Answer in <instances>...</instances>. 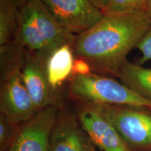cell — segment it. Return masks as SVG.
I'll list each match as a JSON object with an SVG mask.
<instances>
[{"instance_id": "obj_10", "label": "cell", "mask_w": 151, "mask_h": 151, "mask_svg": "<svg viewBox=\"0 0 151 151\" xmlns=\"http://www.w3.org/2000/svg\"><path fill=\"white\" fill-rule=\"evenodd\" d=\"M50 151H95V145L78 117L59 114L50 139Z\"/></svg>"}, {"instance_id": "obj_15", "label": "cell", "mask_w": 151, "mask_h": 151, "mask_svg": "<svg viewBox=\"0 0 151 151\" xmlns=\"http://www.w3.org/2000/svg\"><path fill=\"white\" fill-rule=\"evenodd\" d=\"M19 124H14L2 114H0V150L8 151L12 144L17 132Z\"/></svg>"}, {"instance_id": "obj_19", "label": "cell", "mask_w": 151, "mask_h": 151, "mask_svg": "<svg viewBox=\"0 0 151 151\" xmlns=\"http://www.w3.org/2000/svg\"><path fill=\"white\" fill-rule=\"evenodd\" d=\"M90 1H91L96 6H97L98 9H99V5H100V3H101V0H90Z\"/></svg>"}, {"instance_id": "obj_16", "label": "cell", "mask_w": 151, "mask_h": 151, "mask_svg": "<svg viewBox=\"0 0 151 151\" xmlns=\"http://www.w3.org/2000/svg\"><path fill=\"white\" fill-rule=\"evenodd\" d=\"M136 48L141 53L139 65H143L146 62L151 61V27L142 37Z\"/></svg>"}, {"instance_id": "obj_14", "label": "cell", "mask_w": 151, "mask_h": 151, "mask_svg": "<svg viewBox=\"0 0 151 151\" xmlns=\"http://www.w3.org/2000/svg\"><path fill=\"white\" fill-rule=\"evenodd\" d=\"M146 0H101L99 10L104 16H118L144 11Z\"/></svg>"}, {"instance_id": "obj_8", "label": "cell", "mask_w": 151, "mask_h": 151, "mask_svg": "<svg viewBox=\"0 0 151 151\" xmlns=\"http://www.w3.org/2000/svg\"><path fill=\"white\" fill-rule=\"evenodd\" d=\"M77 117L95 146L102 151H132L113 124L92 104L77 100Z\"/></svg>"}, {"instance_id": "obj_7", "label": "cell", "mask_w": 151, "mask_h": 151, "mask_svg": "<svg viewBox=\"0 0 151 151\" xmlns=\"http://www.w3.org/2000/svg\"><path fill=\"white\" fill-rule=\"evenodd\" d=\"M0 111L17 124L30 120L39 111L22 82L20 70L12 71L1 79Z\"/></svg>"}, {"instance_id": "obj_1", "label": "cell", "mask_w": 151, "mask_h": 151, "mask_svg": "<svg viewBox=\"0 0 151 151\" xmlns=\"http://www.w3.org/2000/svg\"><path fill=\"white\" fill-rule=\"evenodd\" d=\"M150 27L144 11L104 16L95 25L76 36L74 55L88 62L92 71L118 77L128 54Z\"/></svg>"}, {"instance_id": "obj_11", "label": "cell", "mask_w": 151, "mask_h": 151, "mask_svg": "<svg viewBox=\"0 0 151 151\" xmlns=\"http://www.w3.org/2000/svg\"><path fill=\"white\" fill-rule=\"evenodd\" d=\"M73 46L64 45L55 50L46 60L47 78L54 90L62 86L72 77L74 63Z\"/></svg>"}, {"instance_id": "obj_2", "label": "cell", "mask_w": 151, "mask_h": 151, "mask_svg": "<svg viewBox=\"0 0 151 151\" xmlns=\"http://www.w3.org/2000/svg\"><path fill=\"white\" fill-rule=\"evenodd\" d=\"M76 35L57 21L42 0H25L20 7L16 41L35 55L46 60L59 47L73 46Z\"/></svg>"}, {"instance_id": "obj_18", "label": "cell", "mask_w": 151, "mask_h": 151, "mask_svg": "<svg viewBox=\"0 0 151 151\" xmlns=\"http://www.w3.org/2000/svg\"><path fill=\"white\" fill-rule=\"evenodd\" d=\"M144 12L146 13L147 16L151 20V0H146V5H145Z\"/></svg>"}, {"instance_id": "obj_12", "label": "cell", "mask_w": 151, "mask_h": 151, "mask_svg": "<svg viewBox=\"0 0 151 151\" xmlns=\"http://www.w3.org/2000/svg\"><path fill=\"white\" fill-rule=\"evenodd\" d=\"M118 78L124 86L151 102V68L126 60L120 67Z\"/></svg>"}, {"instance_id": "obj_5", "label": "cell", "mask_w": 151, "mask_h": 151, "mask_svg": "<svg viewBox=\"0 0 151 151\" xmlns=\"http://www.w3.org/2000/svg\"><path fill=\"white\" fill-rule=\"evenodd\" d=\"M59 114L57 105L38 111L19 127L8 151H50V139Z\"/></svg>"}, {"instance_id": "obj_3", "label": "cell", "mask_w": 151, "mask_h": 151, "mask_svg": "<svg viewBox=\"0 0 151 151\" xmlns=\"http://www.w3.org/2000/svg\"><path fill=\"white\" fill-rule=\"evenodd\" d=\"M69 92L76 100L97 104L151 109V102L114 79L92 73L70 79Z\"/></svg>"}, {"instance_id": "obj_13", "label": "cell", "mask_w": 151, "mask_h": 151, "mask_svg": "<svg viewBox=\"0 0 151 151\" xmlns=\"http://www.w3.org/2000/svg\"><path fill=\"white\" fill-rule=\"evenodd\" d=\"M24 0H0V46L14 42L20 7Z\"/></svg>"}, {"instance_id": "obj_17", "label": "cell", "mask_w": 151, "mask_h": 151, "mask_svg": "<svg viewBox=\"0 0 151 151\" xmlns=\"http://www.w3.org/2000/svg\"><path fill=\"white\" fill-rule=\"evenodd\" d=\"M91 66L88 62L81 58H75L73 67L72 77L75 76H86L92 73ZM71 77V78H72Z\"/></svg>"}, {"instance_id": "obj_6", "label": "cell", "mask_w": 151, "mask_h": 151, "mask_svg": "<svg viewBox=\"0 0 151 151\" xmlns=\"http://www.w3.org/2000/svg\"><path fill=\"white\" fill-rule=\"evenodd\" d=\"M57 21L69 32H84L98 23L104 15L90 0H42Z\"/></svg>"}, {"instance_id": "obj_9", "label": "cell", "mask_w": 151, "mask_h": 151, "mask_svg": "<svg viewBox=\"0 0 151 151\" xmlns=\"http://www.w3.org/2000/svg\"><path fill=\"white\" fill-rule=\"evenodd\" d=\"M20 71L22 82L38 111L50 105H56L54 103V90L47 78L46 60L24 49Z\"/></svg>"}, {"instance_id": "obj_20", "label": "cell", "mask_w": 151, "mask_h": 151, "mask_svg": "<svg viewBox=\"0 0 151 151\" xmlns=\"http://www.w3.org/2000/svg\"><path fill=\"white\" fill-rule=\"evenodd\" d=\"M24 1H25V0H24Z\"/></svg>"}, {"instance_id": "obj_4", "label": "cell", "mask_w": 151, "mask_h": 151, "mask_svg": "<svg viewBox=\"0 0 151 151\" xmlns=\"http://www.w3.org/2000/svg\"><path fill=\"white\" fill-rule=\"evenodd\" d=\"M90 104L113 124L132 151H151V109Z\"/></svg>"}]
</instances>
